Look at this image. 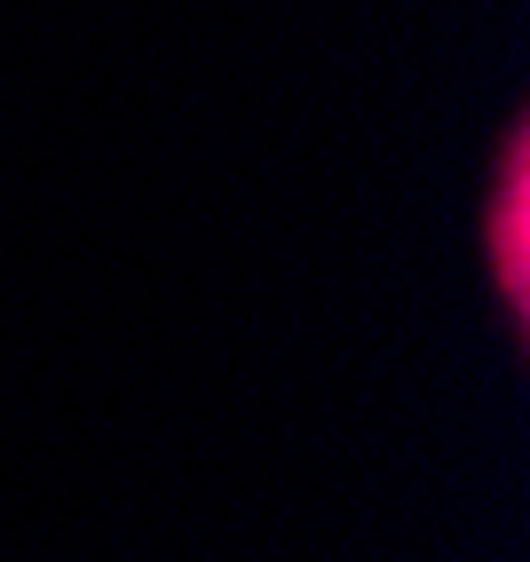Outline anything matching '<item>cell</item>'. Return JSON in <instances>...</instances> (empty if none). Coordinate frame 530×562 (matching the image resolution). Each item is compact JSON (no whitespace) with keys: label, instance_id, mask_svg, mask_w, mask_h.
I'll return each instance as SVG.
<instances>
[{"label":"cell","instance_id":"6da1fadb","mask_svg":"<svg viewBox=\"0 0 530 562\" xmlns=\"http://www.w3.org/2000/svg\"><path fill=\"white\" fill-rule=\"evenodd\" d=\"M530 143L522 127H507L499 143V167H490V199H483V254H490V278H499V302L507 325H522L530 310Z\"/></svg>","mask_w":530,"mask_h":562}]
</instances>
